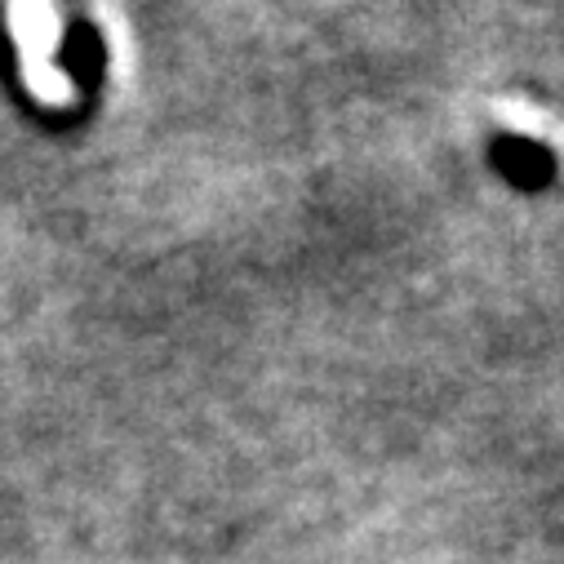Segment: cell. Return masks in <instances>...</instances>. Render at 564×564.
Here are the masks:
<instances>
[{
	"label": "cell",
	"mask_w": 564,
	"mask_h": 564,
	"mask_svg": "<svg viewBox=\"0 0 564 564\" xmlns=\"http://www.w3.org/2000/svg\"><path fill=\"white\" fill-rule=\"evenodd\" d=\"M63 67L76 76V85L85 89V98H94L98 80H102V41L94 32V23H72L67 41H63Z\"/></svg>",
	"instance_id": "obj_2"
},
{
	"label": "cell",
	"mask_w": 564,
	"mask_h": 564,
	"mask_svg": "<svg viewBox=\"0 0 564 564\" xmlns=\"http://www.w3.org/2000/svg\"><path fill=\"white\" fill-rule=\"evenodd\" d=\"M489 161L520 192H542L555 178V156L542 143H533V138H520V133H498L494 143H489Z\"/></svg>",
	"instance_id": "obj_1"
}]
</instances>
